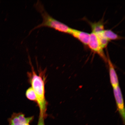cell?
<instances>
[{"instance_id": "cell-7", "label": "cell", "mask_w": 125, "mask_h": 125, "mask_svg": "<svg viewBox=\"0 0 125 125\" xmlns=\"http://www.w3.org/2000/svg\"><path fill=\"white\" fill-rule=\"evenodd\" d=\"M107 62L109 65V77L111 84L113 88L119 85L118 79L113 63L111 60L108 54H107Z\"/></svg>"}, {"instance_id": "cell-4", "label": "cell", "mask_w": 125, "mask_h": 125, "mask_svg": "<svg viewBox=\"0 0 125 125\" xmlns=\"http://www.w3.org/2000/svg\"><path fill=\"white\" fill-rule=\"evenodd\" d=\"M34 119V116L26 117L24 114L13 113L10 118L8 119V125H31Z\"/></svg>"}, {"instance_id": "cell-2", "label": "cell", "mask_w": 125, "mask_h": 125, "mask_svg": "<svg viewBox=\"0 0 125 125\" xmlns=\"http://www.w3.org/2000/svg\"><path fill=\"white\" fill-rule=\"evenodd\" d=\"M35 7L41 15L43 18V21L41 23L35 26L32 30L46 26L52 28L61 32L70 34L71 28L51 16L45 10L43 4L40 1H37L35 4Z\"/></svg>"}, {"instance_id": "cell-8", "label": "cell", "mask_w": 125, "mask_h": 125, "mask_svg": "<svg viewBox=\"0 0 125 125\" xmlns=\"http://www.w3.org/2000/svg\"><path fill=\"white\" fill-rule=\"evenodd\" d=\"M92 29V32L96 33L104 30V26L102 20L98 22H92L88 21Z\"/></svg>"}, {"instance_id": "cell-5", "label": "cell", "mask_w": 125, "mask_h": 125, "mask_svg": "<svg viewBox=\"0 0 125 125\" xmlns=\"http://www.w3.org/2000/svg\"><path fill=\"white\" fill-rule=\"evenodd\" d=\"M113 93L116 102L117 109L122 119L123 123H125V111L124 100L121 89L119 85L114 87Z\"/></svg>"}, {"instance_id": "cell-10", "label": "cell", "mask_w": 125, "mask_h": 125, "mask_svg": "<svg viewBox=\"0 0 125 125\" xmlns=\"http://www.w3.org/2000/svg\"><path fill=\"white\" fill-rule=\"evenodd\" d=\"M103 31L95 33L97 37L101 47L103 48H104L107 46L109 41L104 36Z\"/></svg>"}, {"instance_id": "cell-6", "label": "cell", "mask_w": 125, "mask_h": 125, "mask_svg": "<svg viewBox=\"0 0 125 125\" xmlns=\"http://www.w3.org/2000/svg\"><path fill=\"white\" fill-rule=\"evenodd\" d=\"M70 34L85 45H88L90 39V34L83 31L71 28Z\"/></svg>"}, {"instance_id": "cell-1", "label": "cell", "mask_w": 125, "mask_h": 125, "mask_svg": "<svg viewBox=\"0 0 125 125\" xmlns=\"http://www.w3.org/2000/svg\"><path fill=\"white\" fill-rule=\"evenodd\" d=\"M31 71L28 73L29 80L31 87L35 92L37 98V103L40 109L39 116L46 118L48 103L45 96V83L46 77V71L40 72L37 74L34 70L31 62Z\"/></svg>"}, {"instance_id": "cell-11", "label": "cell", "mask_w": 125, "mask_h": 125, "mask_svg": "<svg viewBox=\"0 0 125 125\" xmlns=\"http://www.w3.org/2000/svg\"><path fill=\"white\" fill-rule=\"evenodd\" d=\"M26 97L30 100L37 103V98L35 92L32 87H29L26 90Z\"/></svg>"}, {"instance_id": "cell-3", "label": "cell", "mask_w": 125, "mask_h": 125, "mask_svg": "<svg viewBox=\"0 0 125 125\" xmlns=\"http://www.w3.org/2000/svg\"><path fill=\"white\" fill-rule=\"evenodd\" d=\"M92 51L97 53L105 62H107V58L104 54L96 34L93 32L90 34V41L88 45Z\"/></svg>"}, {"instance_id": "cell-9", "label": "cell", "mask_w": 125, "mask_h": 125, "mask_svg": "<svg viewBox=\"0 0 125 125\" xmlns=\"http://www.w3.org/2000/svg\"><path fill=\"white\" fill-rule=\"evenodd\" d=\"M103 32L109 41L110 40H120L123 38V37L115 33L111 30H104Z\"/></svg>"}, {"instance_id": "cell-12", "label": "cell", "mask_w": 125, "mask_h": 125, "mask_svg": "<svg viewBox=\"0 0 125 125\" xmlns=\"http://www.w3.org/2000/svg\"><path fill=\"white\" fill-rule=\"evenodd\" d=\"M45 118L43 117L39 116L38 124L37 125H45Z\"/></svg>"}]
</instances>
